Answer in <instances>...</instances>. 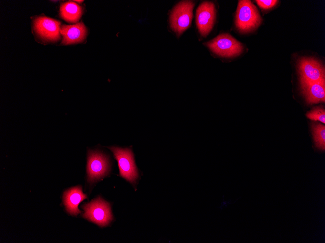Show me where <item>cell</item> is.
I'll return each mask as SVG.
<instances>
[{"label":"cell","instance_id":"5bb4252c","mask_svg":"<svg viewBox=\"0 0 325 243\" xmlns=\"http://www.w3.org/2000/svg\"><path fill=\"white\" fill-rule=\"evenodd\" d=\"M314 139L316 146L324 149L325 146V127L320 124H313L312 126Z\"/></svg>","mask_w":325,"mask_h":243},{"label":"cell","instance_id":"8fae6325","mask_svg":"<svg viewBox=\"0 0 325 243\" xmlns=\"http://www.w3.org/2000/svg\"><path fill=\"white\" fill-rule=\"evenodd\" d=\"M63 36L62 44L64 45L72 44L83 42L87 34V30L82 22L71 25H64L60 30Z\"/></svg>","mask_w":325,"mask_h":243},{"label":"cell","instance_id":"7c38bea8","mask_svg":"<svg viewBox=\"0 0 325 243\" xmlns=\"http://www.w3.org/2000/svg\"><path fill=\"white\" fill-rule=\"evenodd\" d=\"M87 198L81 186L72 187L66 191L63 194V202L67 211L71 215H76L81 213L78 207L79 203Z\"/></svg>","mask_w":325,"mask_h":243},{"label":"cell","instance_id":"5b68a950","mask_svg":"<svg viewBox=\"0 0 325 243\" xmlns=\"http://www.w3.org/2000/svg\"><path fill=\"white\" fill-rule=\"evenodd\" d=\"M108 148L112 151L117 161L120 176L130 183H135L139 174L131 150L128 148H122L115 146Z\"/></svg>","mask_w":325,"mask_h":243},{"label":"cell","instance_id":"7a4b0ae2","mask_svg":"<svg viewBox=\"0 0 325 243\" xmlns=\"http://www.w3.org/2000/svg\"><path fill=\"white\" fill-rule=\"evenodd\" d=\"M82 208L84 211L82 216L100 227H105L112 220L109 204L100 197L85 203Z\"/></svg>","mask_w":325,"mask_h":243},{"label":"cell","instance_id":"277c9868","mask_svg":"<svg viewBox=\"0 0 325 243\" xmlns=\"http://www.w3.org/2000/svg\"><path fill=\"white\" fill-rule=\"evenodd\" d=\"M194 3L192 1H182L173 9L170 16V27L179 36L191 25Z\"/></svg>","mask_w":325,"mask_h":243},{"label":"cell","instance_id":"9c48e42d","mask_svg":"<svg viewBox=\"0 0 325 243\" xmlns=\"http://www.w3.org/2000/svg\"><path fill=\"white\" fill-rule=\"evenodd\" d=\"M216 10L211 1H204L196 11V24L200 34L206 37L212 30L214 24Z\"/></svg>","mask_w":325,"mask_h":243},{"label":"cell","instance_id":"6da1fadb","mask_svg":"<svg viewBox=\"0 0 325 243\" xmlns=\"http://www.w3.org/2000/svg\"><path fill=\"white\" fill-rule=\"evenodd\" d=\"M262 19L259 12L250 0H239L235 16V26L242 32H247L257 28Z\"/></svg>","mask_w":325,"mask_h":243},{"label":"cell","instance_id":"e0dca14e","mask_svg":"<svg viewBox=\"0 0 325 243\" xmlns=\"http://www.w3.org/2000/svg\"><path fill=\"white\" fill-rule=\"evenodd\" d=\"M74 1L79 2H81L83 1V0H74Z\"/></svg>","mask_w":325,"mask_h":243},{"label":"cell","instance_id":"9a60e30c","mask_svg":"<svg viewBox=\"0 0 325 243\" xmlns=\"http://www.w3.org/2000/svg\"><path fill=\"white\" fill-rule=\"evenodd\" d=\"M306 115L311 120L325 123V110L322 108H315L307 113Z\"/></svg>","mask_w":325,"mask_h":243},{"label":"cell","instance_id":"30bf717a","mask_svg":"<svg viewBox=\"0 0 325 243\" xmlns=\"http://www.w3.org/2000/svg\"><path fill=\"white\" fill-rule=\"evenodd\" d=\"M302 91L309 104L324 102L325 99V80L308 82L301 81Z\"/></svg>","mask_w":325,"mask_h":243},{"label":"cell","instance_id":"ba28073f","mask_svg":"<svg viewBox=\"0 0 325 243\" xmlns=\"http://www.w3.org/2000/svg\"><path fill=\"white\" fill-rule=\"evenodd\" d=\"M298 68L301 81L315 82L325 80L324 67L314 58H301L298 63Z\"/></svg>","mask_w":325,"mask_h":243},{"label":"cell","instance_id":"8992f818","mask_svg":"<svg viewBox=\"0 0 325 243\" xmlns=\"http://www.w3.org/2000/svg\"><path fill=\"white\" fill-rule=\"evenodd\" d=\"M110 169L108 157L97 151H88L87 172L88 180L93 182L107 176Z\"/></svg>","mask_w":325,"mask_h":243},{"label":"cell","instance_id":"52a82bcc","mask_svg":"<svg viewBox=\"0 0 325 243\" xmlns=\"http://www.w3.org/2000/svg\"><path fill=\"white\" fill-rule=\"evenodd\" d=\"M34 30L43 40L55 42L60 39V22L46 16H39L34 20Z\"/></svg>","mask_w":325,"mask_h":243},{"label":"cell","instance_id":"4fadbf2b","mask_svg":"<svg viewBox=\"0 0 325 243\" xmlns=\"http://www.w3.org/2000/svg\"><path fill=\"white\" fill-rule=\"evenodd\" d=\"M61 17L70 23L77 22L82 15V9L73 1H68L62 4L60 8Z\"/></svg>","mask_w":325,"mask_h":243},{"label":"cell","instance_id":"3957f363","mask_svg":"<svg viewBox=\"0 0 325 243\" xmlns=\"http://www.w3.org/2000/svg\"><path fill=\"white\" fill-rule=\"evenodd\" d=\"M205 45L214 53L224 57L238 56L243 50L242 44L228 33L220 34Z\"/></svg>","mask_w":325,"mask_h":243},{"label":"cell","instance_id":"2e32d148","mask_svg":"<svg viewBox=\"0 0 325 243\" xmlns=\"http://www.w3.org/2000/svg\"><path fill=\"white\" fill-rule=\"evenodd\" d=\"M256 1L258 5L261 8L268 9L275 6L278 1L275 0H257Z\"/></svg>","mask_w":325,"mask_h":243}]
</instances>
